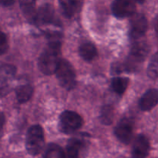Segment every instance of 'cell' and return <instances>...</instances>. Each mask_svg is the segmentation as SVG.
<instances>
[{
	"label": "cell",
	"mask_w": 158,
	"mask_h": 158,
	"mask_svg": "<svg viewBox=\"0 0 158 158\" xmlns=\"http://www.w3.org/2000/svg\"><path fill=\"white\" fill-rule=\"evenodd\" d=\"M114 119V108L110 105H106L102 108L100 120L105 125H110Z\"/></svg>",
	"instance_id": "ffe728a7"
},
{
	"label": "cell",
	"mask_w": 158,
	"mask_h": 158,
	"mask_svg": "<svg viewBox=\"0 0 158 158\" xmlns=\"http://www.w3.org/2000/svg\"><path fill=\"white\" fill-rule=\"evenodd\" d=\"M83 120L81 116L72 110H65L60 114L59 119V130L65 134L75 133L82 127Z\"/></svg>",
	"instance_id": "5b68a950"
},
{
	"label": "cell",
	"mask_w": 158,
	"mask_h": 158,
	"mask_svg": "<svg viewBox=\"0 0 158 158\" xmlns=\"http://www.w3.org/2000/svg\"><path fill=\"white\" fill-rule=\"evenodd\" d=\"M158 103V89H150L140 98L139 106L141 110L150 111Z\"/></svg>",
	"instance_id": "7c38bea8"
},
{
	"label": "cell",
	"mask_w": 158,
	"mask_h": 158,
	"mask_svg": "<svg viewBox=\"0 0 158 158\" xmlns=\"http://www.w3.org/2000/svg\"><path fill=\"white\" fill-rule=\"evenodd\" d=\"M34 23L38 26H53L61 27V22L56 16L54 8L50 4H44L40 6L36 12Z\"/></svg>",
	"instance_id": "8992f818"
},
{
	"label": "cell",
	"mask_w": 158,
	"mask_h": 158,
	"mask_svg": "<svg viewBox=\"0 0 158 158\" xmlns=\"http://www.w3.org/2000/svg\"><path fill=\"white\" fill-rule=\"evenodd\" d=\"M15 74V69L13 66L11 65H2L1 68V89L6 86V89H7V86H9L8 82L13 79ZM5 89V90H6ZM4 93V92H3Z\"/></svg>",
	"instance_id": "ac0fdd59"
},
{
	"label": "cell",
	"mask_w": 158,
	"mask_h": 158,
	"mask_svg": "<svg viewBox=\"0 0 158 158\" xmlns=\"http://www.w3.org/2000/svg\"><path fill=\"white\" fill-rule=\"evenodd\" d=\"M44 133L42 127L40 125L30 127L26 137V149L29 154L39 155L44 148Z\"/></svg>",
	"instance_id": "3957f363"
},
{
	"label": "cell",
	"mask_w": 158,
	"mask_h": 158,
	"mask_svg": "<svg viewBox=\"0 0 158 158\" xmlns=\"http://www.w3.org/2000/svg\"><path fill=\"white\" fill-rule=\"evenodd\" d=\"M79 54L83 60L86 62L93 61L97 56V49L93 43L89 42L82 43L79 47Z\"/></svg>",
	"instance_id": "9a60e30c"
},
{
	"label": "cell",
	"mask_w": 158,
	"mask_h": 158,
	"mask_svg": "<svg viewBox=\"0 0 158 158\" xmlns=\"http://www.w3.org/2000/svg\"><path fill=\"white\" fill-rule=\"evenodd\" d=\"M14 2H15V0H1L2 6H5V7L12 6Z\"/></svg>",
	"instance_id": "cb8c5ba5"
},
{
	"label": "cell",
	"mask_w": 158,
	"mask_h": 158,
	"mask_svg": "<svg viewBox=\"0 0 158 158\" xmlns=\"http://www.w3.org/2000/svg\"><path fill=\"white\" fill-rule=\"evenodd\" d=\"M9 48V44H8L7 36L4 32H1L0 35V53L2 55L6 53Z\"/></svg>",
	"instance_id": "7402d4cb"
},
{
	"label": "cell",
	"mask_w": 158,
	"mask_h": 158,
	"mask_svg": "<svg viewBox=\"0 0 158 158\" xmlns=\"http://www.w3.org/2000/svg\"><path fill=\"white\" fill-rule=\"evenodd\" d=\"M35 1L36 0H19L20 9L23 15L31 23H34L36 15Z\"/></svg>",
	"instance_id": "5bb4252c"
},
{
	"label": "cell",
	"mask_w": 158,
	"mask_h": 158,
	"mask_svg": "<svg viewBox=\"0 0 158 158\" xmlns=\"http://www.w3.org/2000/svg\"><path fill=\"white\" fill-rule=\"evenodd\" d=\"M150 143L146 136L140 134L133 143L131 155L132 158H146L149 154Z\"/></svg>",
	"instance_id": "8fae6325"
},
{
	"label": "cell",
	"mask_w": 158,
	"mask_h": 158,
	"mask_svg": "<svg viewBox=\"0 0 158 158\" xmlns=\"http://www.w3.org/2000/svg\"><path fill=\"white\" fill-rule=\"evenodd\" d=\"M129 79L127 77H115L112 80V88L116 94L122 95L125 93L129 85Z\"/></svg>",
	"instance_id": "d6986e66"
},
{
	"label": "cell",
	"mask_w": 158,
	"mask_h": 158,
	"mask_svg": "<svg viewBox=\"0 0 158 158\" xmlns=\"http://www.w3.org/2000/svg\"><path fill=\"white\" fill-rule=\"evenodd\" d=\"M134 1L137 3H140V4H143V3L145 2V0H134Z\"/></svg>",
	"instance_id": "484cf974"
},
{
	"label": "cell",
	"mask_w": 158,
	"mask_h": 158,
	"mask_svg": "<svg viewBox=\"0 0 158 158\" xmlns=\"http://www.w3.org/2000/svg\"><path fill=\"white\" fill-rule=\"evenodd\" d=\"M89 148V142L86 137H73L66 145V154L68 158H86Z\"/></svg>",
	"instance_id": "52a82bcc"
},
{
	"label": "cell",
	"mask_w": 158,
	"mask_h": 158,
	"mask_svg": "<svg viewBox=\"0 0 158 158\" xmlns=\"http://www.w3.org/2000/svg\"><path fill=\"white\" fill-rule=\"evenodd\" d=\"M124 66L123 65L120 64L119 63H116L112 65L111 67V72L113 74H119L124 69Z\"/></svg>",
	"instance_id": "603a6c76"
},
{
	"label": "cell",
	"mask_w": 158,
	"mask_h": 158,
	"mask_svg": "<svg viewBox=\"0 0 158 158\" xmlns=\"http://www.w3.org/2000/svg\"><path fill=\"white\" fill-rule=\"evenodd\" d=\"M148 74L151 78H158V51L154 54L150 61L148 68Z\"/></svg>",
	"instance_id": "44dd1931"
},
{
	"label": "cell",
	"mask_w": 158,
	"mask_h": 158,
	"mask_svg": "<svg viewBox=\"0 0 158 158\" xmlns=\"http://www.w3.org/2000/svg\"><path fill=\"white\" fill-rule=\"evenodd\" d=\"M60 86L66 90H71L77 84V76L73 65L66 60H61L56 72Z\"/></svg>",
	"instance_id": "277c9868"
},
{
	"label": "cell",
	"mask_w": 158,
	"mask_h": 158,
	"mask_svg": "<svg viewBox=\"0 0 158 158\" xmlns=\"http://www.w3.org/2000/svg\"><path fill=\"white\" fill-rule=\"evenodd\" d=\"M43 158H66V155L61 147L56 143H51L45 149Z\"/></svg>",
	"instance_id": "e0dca14e"
},
{
	"label": "cell",
	"mask_w": 158,
	"mask_h": 158,
	"mask_svg": "<svg viewBox=\"0 0 158 158\" xmlns=\"http://www.w3.org/2000/svg\"><path fill=\"white\" fill-rule=\"evenodd\" d=\"M149 52V47L145 40H139L132 41L130 55L124 65L125 69L128 71H135L137 68L143 63Z\"/></svg>",
	"instance_id": "7a4b0ae2"
},
{
	"label": "cell",
	"mask_w": 158,
	"mask_h": 158,
	"mask_svg": "<svg viewBox=\"0 0 158 158\" xmlns=\"http://www.w3.org/2000/svg\"><path fill=\"white\" fill-rule=\"evenodd\" d=\"M148 28V23L143 14H134L130 21L129 35L131 41L143 38Z\"/></svg>",
	"instance_id": "ba28073f"
},
{
	"label": "cell",
	"mask_w": 158,
	"mask_h": 158,
	"mask_svg": "<svg viewBox=\"0 0 158 158\" xmlns=\"http://www.w3.org/2000/svg\"><path fill=\"white\" fill-rule=\"evenodd\" d=\"M134 123L131 119L125 117L121 119L116 126L114 134L120 142L129 144L133 138Z\"/></svg>",
	"instance_id": "9c48e42d"
},
{
	"label": "cell",
	"mask_w": 158,
	"mask_h": 158,
	"mask_svg": "<svg viewBox=\"0 0 158 158\" xmlns=\"http://www.w3.org/2000/svg\"><path fill=\"white\" fill-rule=\"evenodd\" d=\"M59 4L63 15L70 19L80 11L82 0H59Z\"/></svg>",
	"instance_id": "4fadbf2b"
},
{
	"label": "cell",
	"mask_w": 158,
	"mask_h": 158,
	"mask_svg": "<svg viewBox=\"0 0 158 158\" xmlns=\"http://www.w3.org/2000/svg\"><path fill=\"white\" fill-rule=\"evenodd\" d=\"M33 94V88L29 84H23L17 86L15 96L19 103H25L30 100Z\"/></svg>",
	"instance_id": "2e32d148"
},
{
	"label": "cell",
	"mask_w": 158,
	"mask_h": 158,
	"mask_svg": "<svg viewBox=\"0 0 158 158\" xmlns=\"http://www.w3.org/2000/svg\"><path fill=\"white\" fill-rule=\"evenodd\" d=\"M111 10L116 18L125 19L135 14L136 6L131 0H114Z\"/></svg>",
	"instance_id": "30bf717a"
},
{
	"label": "cell",
	"mask_w": 158,
	"mask_h": 158,
	"mask_svg": "<svg viewBox=\"0 0 158 158\" xmlns=\"http://www.w3.org/2000/svg\"><path fill=\"white\" fill-rule=\"evenodd\" d=\"M47 38V45L39 57L38 67L42 73L49 76L56 73L62 60V34L59 31H49Z\"/></svg>",
	"instance_id": "6da1fadb"
},
{
	"label": "cell",
	"mask_w": 158,
	"mask_h": 158,
	"mask_svg": "<svg viewBox=\"0 0 158 158\" xmlns=\"http://www.w3.org/2000/svg\"><path fill=\"white\" fill-rule=\"evenodd\" d=\"M154 29H155L156 35H157L158 39V15L155 18V20H154Z\"/></svg>",
	"instance_id": "d4e9b609"
}]
</instances>
